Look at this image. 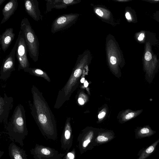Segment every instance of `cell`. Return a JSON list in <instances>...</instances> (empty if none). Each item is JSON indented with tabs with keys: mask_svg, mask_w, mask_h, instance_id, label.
I'll use <instances>...</instances> for the list:
<instances>
[{
	"mask_svg": "<svg viewBox=\"0 0 159 159\" xmlns=\"http://www.w3.org/2000/svg\"><path fill=\"white\" fill-rule=\"evenodd\" d=\"M142 1L147 2L151 3H159V0H141Z\"/></svg>",
	"mask_w": 159,
	"mask_h": 159,
	"instance_id": "27",
	"label": "cell"
},
{
	"mask_svg": "<svg viewBox=\"0 0 159 159\" xmlns=\"http://www.w3.org/2000/svg\"><path fill=\"white\" fill-rule=\"evenodd\" d=\"M81 70L80 69H77L75 70L74 73V75L75 77H78L81 75Z\"/></svg>",
	"mask_w": 159,
	"mask_h": 159,
	"instance_id": "22",
	"label": "cell"
},
{
	"mask_svg": "<svg viewBox=\"0 0 159 159\" xmlns=\"http://www.w3.org/2000/svg\"><path fill=\"white\" fill-rule=\"evenodd\" d=\"M159 143V139L148 147L141 149L139 152L137 159H146L152 155L156 150Z\"/></svg>",
	"mask_w": 159,
	"mask_h": 159,
	"instance_id": "17",
	"label": "cell"
},
{
	"mask_svg": "<svg viewBox=\"0 0 159 159\" xmlns=\"http://www.w3.org/2000/svg\"><path fill=\"white\" fill-rule=\"evenodd\" d=\"M23 70L31 75L41 77L48 82H51L50 78L47 73L40 68L30 67L25 69Z\"/></svg>",
	"mask_w": 159,
	"mask_h": 159,
	"instance_id": "18",
	"label": "cell"
},
{
	"mask_svg": "<svg viewBox=\"0 0 159 159\" xmlns=\"http://www.w3.org/2000/svg\"><path fill=\"white\" fill-rule=\"evenodd\" d=\"M78 102L81 105H83L84 103V101L81 98H79L78 99Z\"/></svg>",
	"mask_w": 159,
	"mask_h": 159,
	"instance_id": "29",
	"label": "cell"
},
{
	"mask_svg": "<svg viewBox=\"0 0 159 159\" xmlns=\"http://www.w3.org/2000/svg\"><path fill=\"white\" fill-rule=\"evenodd\" d=\"M18 6L17 0H11L4 6L2 9L3 17L0 24H3L7 21L14 14Z\"/></svg>",
	"mask_w": 159,
	"mask_h": 159,
	"instance_id": "13",
	"label": "cell"
},
{
	"mask_svg": "<svg viewBox=\"0 0 159 159\" xmlns=\"http://www.w3.org/2000/svg\"><path fill=\"white\" fill-rule=\"evenodd\" d=\"M74 154L71 152H69L67 153L65 159H74Z\"/></svg>",
	"mask_w": 159,
	"mask_h": 159,
	"instance_id": "24",
	"label": "cell"
},
{
	"mask_svg": "<svg viewBox=\"0 0 159 159\" xmlns=\"http://www.w3.org/2000/svg\"><path fill=\"white\" fill-rule=\"evenodd\" d=\"M134 38L138 43L140 44H145L149 42L155 45L158 41L154 33L144 30H141L136 32L134 35Z\"/></svg>",
	"mask_w": 159,
	"mask_h": 159,
	"instance_id": "11",
	"label": "cell"
},
{
	"mask_svg": "<svg viewBox=\"0 0 159 159\" xmlns=\"http://www.w3.org/2000/svg\"><path fill=\"white\" fill-rule=\"evenodd\" d=\"M105 114L106 113L105 112H102L98 115V118L100 119L102 118L105 116Z\"/></svg>",
	"mask_w": 159,
	"mask_h": 159,
	"instance_id": "30",
	"label": "cell"
},
{
	"mask_svg": "<svg viewBox=\"0 0 159 159\" xmlns=\"http://www.w3.org/2000/svg\"><path fill=\"white\" fill-rule=\"evenodd\" d=\"M13 104V98L4 94V97H0V123L5 126L8 123V118Z\"/></svg>",
	"mask_w": 159,
	"mask_h": 159,
	"instance_id": "8",
	"label": "cell"
},
{
	"mask_svg": "<svg viewBox=\"0 0 159 159\" xmlns=\"http://www.w3.org/2000/svg\"><path fill=\"white\" fill-rule=\"evenodd\" d=\"M74 17V15L70 14L59 16L52 22L51 32L54 34L67 28L73 22Z\"/></svg>",
	"mask_w": 159,
	"mask_h": 159,
	"instance_id": "9",
	"label": "cell"
},
{
	"mask_svg": "<svg viewBox=\"0 0 159 159\" xmlns=\"http://www.w3.org/2000/svg\"><path fill=\"white\" fill-rule=\"evenodd\" d=\"M18 38L17 37L10 53L3 59L0 69V79L3 81L8 79L11 72L15 70V56Z\"/></svg>",
	"mask_w": 159,
	"mask_h": 159,
	"instance_id": "7",
	"label": "cell"
},
{
	"mask_svg": "<svg viewBox=\"0 0 159 159\" xmlns=\"http://www.w3.org/2000/svg\"><path fill=\"white\" fill-rule=\"evenodd\" d=\"M154 45L149 42L145 44L142 58L145 79L149 84L152 82L159 68V58L152 49V46Z\"/></svg>",
	"mask_w": 159,
	"mask_h": 159,
	"instance_id": "3",
	"label": "cell"
},
{
	"mask_svg": "<svg viewBox=\"0 0 159 159\" xmlns=\"http://www.w3.org/2000/svg\"><path fill=\"white\" fill-rule=\"evenodd\" d=\"M5 128L10 139L23 146V140L28 135V132L25 110L21 104H19L16 107Z\"/></svg>",
	"mask_w": 159,
	"mask_h": 159,
	"instance_id": "2",
	"label": "cell"
},
{
	"mask_svg": "<svg viewBox=\"0 0 159 159\" xmlns=\"http://www.w3.org/2000/svg\"><path fill=\"white\" fill-rule=\"evenodd\" d=\"M20 30L23 34L30 57L37 62L39 55V42L38 37L32 28L28 19L24 17L20 23Z\"/></svg>",
	"mask_w": 159,
	"mask_h": 159,
	"instance_id": "4",
	"label": "cell"
},
{
	"mask_svg": "<svg viewBox=\"0 0 159 159\" xmlns=\"http://www.w3.org/2000/svg\"><path fill=\"white\" fill-rule=\"evenodd\" d=\"M110 61L112 64L114 65L116 64V58L113 56L111 57L110 58Z\"/></svg>",
	"mask_w": 159,
	"mask_h": 159,
	"instance_id": "26",
	"label": "cell"
},
{
	"mask_svg": "<svg viewBox=\"0 0 159 159\" xmlns=\"http://www.w3.org/2000/svg\"><path fill=\"white\" fill-rule=\"evenodd\" d=\"M30 151L34 159H61L63 156L54 148L38 144Z\"/></svg>",
	"mask_w": 159,
	"mask_h": 159,
	"instance_id": "6",
	"label": "cell"
},
{
	"mask_svg": "<svg viewBox=\"0 0 159 159\" xmlns=\"http://www.w3.org/2000/svg\"><path fill=\"white\" fill-rule=\"evenodd\" d=\"M96 13L99 16L102 17L103 16V12L100 9H97L95 11Z\"/></svg>",
	"mask_w": 159,
	"mask_h": 159,
	"instance_id": "25",
	"label": "cell"
},
{
	"mask_svg": "<svg viewBox=\"0 0 159 159\" xmlns=\"http://www.w3.org/2000/svg\"><path fill=\"white\" fill-rule=\"evenodd\" d=\"M89 85V83L87 81H85L84 83V85L85 87H87Z\"/></svg>",
	"mask_w": 159,
	"mask_h": 159,
	"instance_id": "31",
	"label": "cell"
},
{
	"mask_svg": "<svg viewBox=\"0 0 159 159\" xmlns=\"http://www.w3.org/2000/svg\"><path fill=\"white\" fill-rule=\"evenodd\" d=\"M97 140L100 142H106L108 140V139L104 136L100 135L98 137Z\"/></svg>",
	"mask_w": 159,
	"mask_h": 159,
	"instance_id": "23",
	"label": "cell"
},
{
	"mask_svg": "<svg viewBox=\"0 0 159 159\" xmlns=\"http://www.w3.org/2000/svg\"><path fill=\"white\" fill-rule=\"evenodd\" d=\"M12 28H7L0 35V43L2 50L5 52L15 38Z\"/></svg>",
	"mask_w": 159,
	"mask_h": 159,
	"instance_id": "12",
	"label": "cell"
},
{
	"mask_svg": "<svg viewBox=\"0 0 159 159\" xmlns=\"http://www.w3.org/2000/svg\"><path fill=\"white\" fill-rule=\"evenodd\" d=\"M8 154L11 159H27L25 151L12 142L8 147Z\"/></svg>",
	"mask_w": 159,
	"mask_h": 159,
	"instance_id": "14",
	"label": "cell"
},
{
	"mask_svg": "<svg viewBox=\"0 0 159 159\" xmlns=\"http://www.w3.org/2000/svg\"><path fill=\"white\" fill-rule=\"evenodd\" d=\"M32 101H28L31 114L42 134L46 138L56 140L57 138L55 116L43 96L35 85L31 88Z\"/></svg>",
	"mask_w": 159,
	"mask_h": 159,
	"instance_id": "1",
	"label": "cell"
},
{
	"mask_svg": "<svg viewBox=\"0 0 159 159\" xmlns=\"http://www.w3.org/2000/svg\"><path fill=\"white\" fill-rule=\"evenodd\" d=\"M152 16L153 19L159 23V10L153 13Z\"/></svg>",
	"mask_w": 159,
	"mask_h": 159,
	"instance_id": "21",
	"label": "cell"
},
{
	"mask_svg": "<svg viewBox=\"0 0 159 159\" xmlns=\"http://www.w3.org/2000/svg\"><path fill=\"white\" fill-rule=\"evenodd\" d=\"M126 10L125 16L127 21L130 23H137L138 20L135 11L130 7H127Z\"/></svg>",
	"mask_w": 159,
	"mask_h": 159,
	"instance_id": "20",
	"label": "cell"
},
{
	"mask_svg": "<svg viewBox=\"0 0 159 159\" xmlns=\"http://www.w3.org/2000/svg\"><path fill=\"white\" fill-rule=\"evenodd\" d=\"M24 6L26 13L34 20L37 21L40 19L42 20V16L37 0H25Z\"/></svg>",
	"mask_w": 159,
	"mask_h": 159,
	"instance_id": "10",
	"label": "cell"
},
{
	"mask_svg": "<svg viewBox=\"0 0 159 159\" xmlns=\"http://www.w3.org/2000/svg\"><path fill=\"white\" fill-rule=\"evenodd\" d=\"M6 0H0V5H1Z\"/></svg>",
	"mask_w": 159,
	"mask_h": 159,
	"instance_id": "32",
	"label": "cell"
},
{
	"mask_svg": "<svg viewBox=\"0 0 159 159\" xmlns=\"http://www.w3.org/2000/svg\"><path fill=\"white\" fill-rule=\"evenodd\" d=\"M46 1V9L45 12L47 13L52 11V9H61L66 8L68 5L74 2L73 0H45Z\"/></svg>",
	"mask_w": 159,
	"mask_h": 159,
	"instance_id": "15",
	"label": "cell"
},
{
	"mask_svg": "<svg viewBox=\"0 0 159 159\" xmlns=\"http://www.w3.org/2000/svg\"><path fill=\"white\" fill-rule=\"evenodd\" d=\"M84 78H82L80 80V82L81 83H84Z\"/></svg>",
	"mask_w": 159,
	"mask_h": 159,
	"instance_id": "33",
	"label": "cell"
},
{
	"mask_svg": "<svg viewBox=\"0 0 159 159\" xmlns=\"http://www.w3.org/2000/svg\"><path fill=\"white\" fill-rule=\"evenodd\" d=\"M71 137V133L70 130V126L68 123L67 124L65 127L61 139V147L62 148L66 147L67 141L69 140Z\"/></svg>",
	"mask_w": 159,
	"mask_h": 159,
	"instance_id": "19",
	"label": "cell"
},
{
	"mask_svg": "<svg viewBox=\"0 0 159 159\" xmlns=\"http://www.w3.org/2000/svg\"><path fill=\"white\" fill-rule=\"evenodd\" d=\"M90 142V139H88L84 141L83 143V146L84 147H87Z\"/></svg>",
	"mask_w": 159,
	"mask_h": 159,
	"instance_id": "28",
	"label": "cell"
},
{
	"mask_svg": "<svg viewBox=\"0 0 159 159\" xmlns=\"http://www.w3.org/2000/svg\"><path fill=\"white\" fill-rule=\"evenodd\" d=\"M18 42L16 52V56L18 63V71L24 70L30 67L27 56V49L23 34L20 30L18 36Z\"/></svg>",
	"mask_w": 159,
	"mask_h": 159,
	"instance_id": "5",
	"label": "cell"
},
{
	"mask_svg": "<svg viewBox=\"0 0 159 159\" xmlns=\"http://www.w3.org/2000/svg\"><path fill=\"white\" fill-rule=\"evenodd\" d=\"M135 138L136 139H141L150 137L156 133L149 125L138 127L135 130Z\"/></svg>",
	"mask_w": 159,
	"mask_h": 159,
	"instance_id": "16",
	"label": "cell"
}]
</instances>
